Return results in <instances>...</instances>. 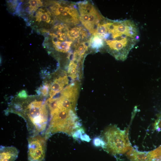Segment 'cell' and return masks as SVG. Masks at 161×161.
I'll use <instances>...</instances> for the list:
<instances>
[{"label": "cell", "mask_w": 161, "mask_h": 161, "mask_svg": "<svg viewBox=\"0 0 161 161\" xmlns=\"http://www.w3.org/2000/svg\"><path fill=\"white\" fill-rule=\"evenodd\" d=\"M105 22L106 32L100 37L105 41L106 47L111 54L125 60L138 41V28L132 21L129 20Z\"/></svg>", "instance_id": "obj_1"}, {"label": "cell", "mask_w": 161, "mask_h": 161, "mask_svg": "<svg viewBox=\"0 0 161 161\" xmlns=\"http://www.w3.org/2000/svg\"><path fill=\"white\" fill-rule=\"evenodd\" d=\"M24 118L28 131L32 135L44 134L48 125V115L46 103L35 100L25 109Z\"/></svg>", "instance_id": "obj_2"}, {"label": "cell", "mask_w": 161, "mask_h": 161, "mask_svg": "<svg viewBox=\"0 0 161 161\" xmlns=\"http://www.w3.org/2000/svg\"><path fill=\"white\" fill-rule=\"evenodd\" d=\"M103 147L114 155L122 154L129 150L130 145L126 132L114 126L106 129L102 134Z\"/></svg>", "instance_id": "obj_3"}, {"label": "cell", "mask_w": 161, "mask_h": 161, "mask_svg": "<svg viewBox=\"0 0 161 161\" xmlns=\"http://www.w3.org/2000/svg\"><path fill=\"white\" fill-rule=\"evenodd\" d=\"M48 138L45 134L32 135L28 138V161H44Z\"/></svg>", "instance_id": "obj_4"}, {"label": "cell", "mask_w": 161, "mask_h": 161, "mask_svg": "<svg viewBox=\"0 0 161 161\" xmlns=\"http://www.w3.org/2000/svg\"><path fill=\"white\" fill-rule=\"evenodd\" d=\"M0 161H14L18 157V150L13 146H1Z\"/></svg>", "instance_id": "obj_5"}, {"label": "cell", "mask_w": 161, "mask_h": 161, "mask_svg": "<svg viewBox=\"0 0 161 161\" xmlns=\"http://www.w3.org/2000/svg\"><path fill=\"white\" fill-rule=\"evenodd\" d=\"M68 83V79L66 76L56 78L52 83L50 86L49 92L50 97H53L60 92Z\"/></svg>", "instance_id": "obj_6"}, {"label": "cell", "mask_w": 161, "mask_h": 161, "mask_svg": "<svg viewBox=\"0 0 161 161\" xmlns=\"http://www.w3.org/2000/svg\"><path fill=\"white\" fill-rule=\"evenodd\" d=\"M127 155L132 161H150L148 153L131 150L128 153Z\"/></svg>", "instance_id": "obj_7"}, {"label": "cell", "mask_w": 161, "mask_h": 161, "mask_svg": "<svg viewBox=\"0 0 161 161\" xmlns=\"http://www.w3.org/2000/svg\"><path fill=\"white\" fill-rule=\"evenodd\" d=\"M67 35L69 38L72 40L79 39L81 36L83 38L87 35V33L80 27H75L68 31Z\"/></svg>", "instance_id": "obj_8"}, {"label": "cell", "mask_w": 161, "mask_h": 161, "mask_svg": "<svg viewBox=\"0 0 161 161\" xmlns=\"http://www.w3.org/2000/svg\"><path fill=\"white\" fill-rule=\"evenodd\" d=\"M50 12L40 8L37 11L35 16L36 21L38 22L41 21L49 23L51 20Z\"/></svg>", "instance_id": "obj_9"}, {"label": "cell", "mask_w": 161, "mask_h": 161, "mask_svg": "<svg viewBox=\"0 0 161 161\" xmlns=\"http://www.w3.org/2000/svg\"><path fill=\"white\" fill-rule=\"evenodd\" d=\"M72 43V41H58L53 43L54 47L57 51L64 53L67 52L69 51Z\"/></svg>", "instance_id": "obj_10"}, {"label": "cell", "mask_w": 161, "mask_h": 161, "mask_svg": "<svg viewBox=\"0 0 161 161\" xmlns=\"http://www.w3.org/2000/svg\"><path fill=\"white\" fill-rule=\"evenodd\" d=\"M89 46L93 49H98L103 47L104 43L103 39L100 36L94 35L90 39Z\"/></svg>", "instance_id": "obj_11"}, {"label": "cell", "mask_w": 161, "mask_h": 161, "mask_svg": "<svg viewBox=\"0 0 161 161\" xmlns=\"http://www.w3.org/2000/svg\"><path fill=\"white\" fill-rule=\"evenodd\" d=\"M77 65L74 60H72L71 61L69 65L68 73L71 78L73 79H75L77 77Z\"/></svg>", "instance_id": "obj_12"}, {"label": "cell", "mask_w": 161, "mask_h": 161, "mask_svg": "<svg viewBox=\"0 0 161 161\" xmlns=\"http://www.w3.org/2000/svg\"><path fill=\"white\" fill-rule=\"evenodd\" d=\"M30 4L29 10L30 12L36 11L38 7L42 5V3L40 0H32L28 2Z\"/></svg>", "instance_id": "obj_13"}, {"label": "cell", "mask_w": 161, "mask_h": 161, "mask_svg": "<svg viewBox=\"0 0 161 161\" xmlns=\"http://www.w3.org/2000/svg\"><path fill=\"white\" fill-rule=\"evenodd\" d=\"M48 91V86L47 85L44 86L42 89V93L44 95L47 94Z\"/></svg>", "instance_id": "obj_14"}]
</instances>
